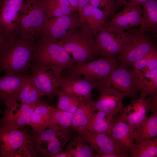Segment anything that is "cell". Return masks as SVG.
<instances>
[{
    "label": "cell",
    "mask_w": 157,
    "mask_h": 157,
    "mask_svg": "<svg viewBox=\"0 0 157 157\" xmlns=\"http://www.w3.org/2000/svg\"><path fill=\"white\" fill-rule=\"evenodd\" d=\"M126 31L115 34L121 44L120 52L116 58L120 65L128 67L156 47L157 34L147 33L136 28Z\"/></svg>",
    "instance_id": "6da1fadb"
},
{
    "label": "cell",
    "mask_w": 157,
    "mask_h": 157,
    "mask_svg": "<svg viewBox=\"0 0 157 157\" xmlns=\"http://www.w3.org/2000/svg\"><path fill=\"white\" fill-rule=\"evenodd\" d=\"M35 42L17 36L8 40L0 51V73L29 72Z\"/></svg>",
    "instance_id": "7a4b0ae2"
},
{
    "label": "cell",
    "mask_w": 157,
    "mask_h": 157,
    "mask_svg": "<svg viewBox=\"0 0 157 157\" xmlns=\"http://www.w3.org/2000/svg\"><path fill=\"white\" fill-rule=\"evenodd\" d=\"M81 24L69 35L56 42L70 55L74 65L95 59L100 55L97 49L93 35L82 20Z\"/></svg>",
    "instance_id": "3957f363"
},
{
    "label": "cell",
    "mask_w": 157,
    "mask_h": 157,
    "mask_svg": "<svg viewBox=\"0 0 157 157\" xmlns=\"http://www.w3.org/2000/svg\"><path fill=\"white\" fill-rule=\"evenodd\" d=\"M31 63L48 67L57 77L74 65L71 56L63 47L56 42L41 38L35 42Z\"/></svg>",
    "instance_id": "277c9868"
},
{
    "label": "cell",
    "mask_w": 157,
    "mask_h": 157,
    "mask_svg": "<svg viewBox=\"0 0 157 157\" xmlns=\"http://www.w3.org/2000/svg\"><path fill=\"white\" fill-rule=\"evenodd\" d=\"M49 19L43 0H26L18 20L17 36L36 41Z\"/></svg>",
    "instance_id": "5b68a950"
},
{
    "label": "cell",
    "mask_w": 157,
    "mask_h": 157,
    "mask_svg": "<svg viewBox=\"0 0 157 157\" xmlns=\"http://www.w3.org/2000/svg\"><path fill=\"white\" fill-rule=\"evenodd\" d=\"M0 157H36L34 140L30 132L21 129H0Z\"/></svg>",
    "instance_id": "8992f818"
},
{
    "label": "cell",
    "mask_w": 157,
    "mask_h": 157,
    "mask_svg": "<svg viewBox=\"0 0 157 157\" xmlns=\"http://www.w3.org/2000/svg\"><path fill=\"white\" fill-rule=\"evenodd\" d=\"M30 132L37 156L44 157H53L63 151L65 145L73 138L70 128L60 131L47 128L38 132L31 130Z\"/></svg>",
    "instance_id": "52a82bcc"
},
{
    "label": "cell",
    "mask_w": 157,
    "mask_h": 157,
    "mask_svg": "<svg viewBox=\"0 0 157 157\" xmlns=\"http://www.w3.org/2000/svg\"><path fill=\"white\" fill-rule=\"evenodd\" d=\"M116 57H101L95 60L75 65L64 70L61 76H83L96 81L97 84L108 80L112 72L118 66Z\"/></svg>",
    "instance_id": "ba28073f"
},
{
    "label": "cell",
    "mask_w": 157,
    "mask_h": 157,
    "mask_svg": "<svg viewBox=\"0 0 157 157\" xmlns=\"http://www.w3.org/2000/svg\"><path fill=\"white\" fill-rule=\"evenodd\" d=\"M81 23L77 11L68 15L50 18L39 38L56 42L71 33Z\"/></svg>",
    "instance_id": "9c48e42d"
},
{
    "label": "cell",
    "mask_w": 157,
    "mask_h": 157,
    "mask_svg": "<svg viewBox=\"0 0 157 157\" xmlns=\"http://www.w3.org/2000/svg\"><path fill=\"white\" fill-rule=\"evenodd\" d=\"M26 0H1L0 32L8 40L17 36L18 20Z\"/></svg>",
    "instance_id": "30bf717a"
},
{
    "label": "cell",
    "mask_w": 157,
    "mask_h": 157,
    "mask_svg": "<svg viewBox=\"0 0 157 157\" xmlns=\"http://www.w3.org/2000/svg\"><path fill=\"white\" fill-rule=\"evenodd\" d=\"M142 11V5L126 4L119 12L114 14L110 20L106 22L103 26L115 34L135 28L140 24Z\"/></svg>",
    "instance_id": "8fae6325"
},
{
    "label": "cell",
    "mask_w": 157,
    "mask_h": 157,
    "mask_svg": "<svg viewBox=\"0 0 157 157\" xmlns=\"http://www.w3.org/2000/svg\"><path fill=\"white\" fill-rule=\"evenodd\" d=\"M130 104L123 107L119 117L130 126L133 132L136 127L146 117L148 111L157 112V97L151 96L147 99L140 97L132 99Z\"/></svg>",
    "instance_id": "7c38bea8"
},
{
    "label": "cell",
    "mask_w": 157,
    "mask_h": 157,
    "mask_svg": "<svg viewBox=\"0 0 157 157\" xmlns=\"http://www.w3.org/2000/svg\"><path fill=\"white\" fill-rule=\"evenodd\" d=\"M56 85L60 90L72 94L81 100L92 98V91L97 87L95 81L75 75L56 77Z\"/></svg>",
    "instance_id": "4fadbf2b"
},
{
    "label": "cell",
    "mask_w": 157,
    "mask_h": 157,
    "mask_svg": "<svg viewBox=\"0 0 157 157\" xmlns=\"http://www.w3.org/2000/svg\"><path fill=\"white\" fill-rule=\"evenodd\" d=\"M35 107L21 103L17 106L6 108L0 118V129L9 131L29 126Z\"/></svg>",
    "instance_id": "5bb4252c"
},
{
    "label": "cell",
    "mask_w": 157,
    "mask_h": 157,
    "mask_svg": "<svg viewBox=\"0 0 157 157\" xmlns=\"http://www.w3.org/2000/svg\"><path fill=\"white\" fill-rule=\"evenodd\" d=\"M29 72L32 74L31 82L42 94L49 99L57 95L59 88L56 85V77L46 67L31 63Z\"/></svg>",
    "instance_id": "9a60e30c"
},
{
    "label": "cell",
    "mask_w": 157,
    "mask_h": 157,
    "mask_svg": "<svg viewBox=\"0 0 157 157\" xmlns=\"http://www.w3.org/2000/svg\"><path fill=\"white\" fill-rule=\"evenodd\" d=\"M97 88L99 90V94L95 101L97 110L116 116L123 108L124 94L112 87L108 81Z\"/></svg>",
    "instance_id": "2e32d148"
},
{
    "label": "cell",
    "mask_w": 157,
    "mask_h": 157,
    "mask_svg": "<svg viewBox=\"0 0 157 157\" xmlns=\"http://www.w3.org/2000/svg\"><path fill=\"white\" fill-rule=\"evenodd\" d=\"M108 81L111 85L125 97L132 99L138 98V91L135 84L132 69L120 65L110 74Z\"/></svg>",
    "instance_id": "e0dca14e"
},
{
    "label": "cell",
    "mask_w": 157,
    "mask_h": 157,
    "mask_svg": "<svg viewBox=\"0 0 157 157\" xmlns=\"http://www.w3.org/2000/svg\"><path fill=\"white\" fill-rule=\"evenodd\" d=\"M28 73L13 74H6L0 77V101H2L6 108L18 106L17 97L20 88Z\"/></svg>",
    "instance_id": "ac0fdd59"
},
{
    "label": "cell",
    "mask_w": 157,
    "mask_h": 157,
    "mask_svg": "<svg viewBox=\"0 0 157 157\" xmlns=\"http://www.w3.org/2000/svg\"><path fill=\"white\" fill-rule=\"evenodd\" d=\"M80 135L97 154H113L125 150L119 147L106 133L87 130Z\"/></svg>",
    "instance_id": "d6986e66"
},
{
    "label": "cell",
    "mask_w": 157,
    "mask_h": 157,
    "mask_svg": "<svg viewBox=\"0 0 157 157\" xmlns=\"http://www.w3.org/2000/svg\"><path fill=\"white\" fill-rule=\"evenodd\" d=\"M115 35L102 27L94 38L97 51L100 55L108 58L116 57L120 53L121 44Z\"/></svg>",
    "instance_id": "ffe728a7"
},
{
    "label": "cell",
    "mask_w": 157,
    "mask_h": 157,
    "mask_svg": "<svg viewBox=\"0 0 157 157\" xmlns=\"http://www.w3.org/2000/svg\"><path fill=\"white\" fill-rule=\"evenodd\" d=\"M108 135L120 148L130 152L135 143L133 132L129 124L120 117L115 119Z\"/></svg>",
    "instance_id": "44dd1931"
},
{
    "label": "cell",
    "mask_w": 157,
    "mask_h": 157,
    "mask_svg": "<svg viewBox=\"0 0 157 157\" xmlns=\"http://www.w3.org/2000/svg\"><path fill=\"white\" fill-rule=\"evenodd\" d=\"M77 11L81 20L87 25L94 35L110 18L105 12L90 3Z\"/></svg>",
    "instance_id": "7402d4cb"
},
{
    "label": "cell",
    "mask_w": 157,
    "mask_h": 157,
    "mask_svg": "<svg viewBox=\"0 0 157 157\" xmlns=\"http://www.w3.org/2000/svg\"><path fill=\"white\" fill-rule=\"evenodd\" d=\"M96 111L95 101L92 98L82 100L79 106L73 114L72 129L79 134L86 131L89 120Z\"/></svg>",
    "instance_id": "603a6c76"
},
{
    "label": "cell",
    "mask_w": 157,
    "mask_h": 157,
    "mask_svg": "<svg viewBox=\"0 0 157 157\" xmlns=\"http://www.w3.org/2000/svg\"><path fill=\"white\" fill-rule=\"evenodd\" d=\"M133 71L140 97H157V68L145 72Z\"/></svg>",
    "instance_id": "cb8c5ba5"
},
{
    "label": "cell",
    "mask_w": 157,
    "mask_h": 157,
    "mask_svg": "<svg viewBox=\"0 0 157 157\" xmlns=\"http://www.w3.org/2000/svg\"><path fill=\"white\" fill-rule=\"evenodd\" d=\"M55 108L41 101L36 105L32 113L29 125L32 128L31 131L38 132L47 128Z\"/></svg>",
    "instance_id": "d4e9b609"
},
{
    "label": "cell",
    "mask_w": 157,
    "mask_h": 157,
    "mask_svg": "<svg viewBox=\"0 0 157 157\" xmlns=\"http://www.w3.org/2000/svg\"><path fill=\"white\" fill-rule=\"evenodd\" d=\"M140 30L152 34L157 32V0H149L142 5Z\"/></svg>",
    "instance_id": "484cf974"
},
{
    "label": "cell",
    "mask_w": 157,
    "mask_h": 157,
    "mask_svg": "<svg viewBox=\"0 0 157 157\" xmlns=\"http://www.w3.org/2000/svg\"><path fill=\"white\" fill-rule=\"evenodd\" d=\"M145 119L133 131L136 142L152 139L157 136V112Z\"/></svg>",
    "instance_id": "4316f807"
},
{
    "label": "cell",
    "mask_w": 157,
    "mask_h": 157,
    "mask_svg": "<svg viewBox=\"0 0 157 157\" xmlns=\"http://www.w3.org/2000/svg\"><path fill=\"white\" fill-rule=\"evenodd\" d=\"M91 117L88 124L87 130L106 133L110 132L115 120L114 116L102 111L97 110Z\"/></svg>",
    "instance_id": "83f0119b"
},
{
    "label": "cell",
    "mask_w": 157,
    "mask_h": 157,
    "mask_svg": "<svg viewBox=\"0 0 157 157\" xmlns=\"http://www.w3.org/2000/svg\"><path fill=\"white\" fill-rule=\"evenodd\" d=\"M68 142L64 151L72 157H95L94 150L81 135L73 137Z\"/></svg>",
    "instance_id": "f1b7e54d"
},
{
    "label": "cell",
    "mask_w": 157,
    "mask_h": 157,
    "mask_svg": "<svg viewBox=\"0 0 157 157\" xmlns=\"http://www.w3.org/2000/svg\"><path fill=\"white\" fill-rule=\"evenodd\" d=\"M73 113L55 108L47 128L60 131L71 127Z\"/></svg>",
    "instance_id": "f546056e"
},
{
    "label": "cell",
    "mask_w": 157,
    "mask_h": 157,
    "mask_svg": "<svg viewBox=\"0 0 157 157\" xmlns=\"http://www.w3.org/2000/svg\"><path fill=\"white\" fill-rule=\"evenodd\" d=\"M130 153L132 157H156L157 138L135 142Z\"/></svg>",
    "instance_id": "4dcf8cb0"
},
{
    "label": "cell",
    "mask_w": 157,
    "mask_h": 157,
    "mask_svg": "<svg viewBox=\"0 0 157 157\" xmlns=\"http://www.w3.org/2000/svg\"><path fill=\"white\" fill-rule=\"evenodd\" d=\"M57 95L58 102L56 108L73 114L79 106L81 101L76 95L59 89Z\"/></svg>",
    "instance_id": "1f68e13d"
},
{
    "label": "cell",
    "mask_w": 157,
    "mask_h": 157,
    "mask_svg": "<svg viewBox=\"0 0 157 157\" xmlns=\"http://www.w3.org/2000/svg\"><path fill=\"white\" fill-rule=\"evenodd\" d=\"M134 71L145 72L157 68V50L155 48L132 65Z\"/></svg>",
    "instance_id": "d6a6232c"
},
{
    "label": "cell",
    "mask_w": 157,
    "mask_h": 157,
    "mask_svg": "<svg viewBox=\"0 0 157 157\" xmlns=\"http://www.w3.org/2000/svg\"><path fill=\"white\" fill-rule=\"evenodd\" d=\"M31 78L32 75L28 74L20 88L17 97V101L30 105V92Z\"/></svg>",
    "instance_id": "836d02e7"
},
{
    "label": "cell",
    "mask_w": 157,
    "mask_h": 157,
    "mask_svg": "<svg viewBox=\"0 0 157 157\" xmlns=\"http://www.w3.org/2000/svg\"><path fill=\"white\" fill-rule=\"evenodd\" d=\"M89 3L106 13L111 18L115 14V0H90Z\"/></svg>",
    "instance_id": "e575fe53"
},
{
    "label": "cell",
    "mask_w": 157,
    "mask_h": 157,
    "mask_svg": "<svg viewBox=\"0 0 157 157\" xmlns=\"http://www.w3.org/2000/svg\"><path fill=\"white\" fill-rule=\"evenodd\" d=\"M55 7L61 10L64 15H68L76 11L68 0H49Z\"/></svg>",
    "instance_id": "d590c367"
},
{
    "label": "cell",
    "mask_w": 157,
    "mask_h": 157,
    "mask_svg": "<svg viewBox=\"0 0 157 157\" xmlns=\"http://www.w3.org/2000/svg\"><path fill=\"white\" fill-rule=\"evenodd\" d=\"M43 96L41 92L31 83L30 92L31 105L35 107L41 101Z\"/></svg>",
    "instance_id": "8d00e7d4"
},
{
    "label": "cell",
    "mask_w": 157,
    "mask_h": 157,
    "mask_svg": "<svg viewBox=\"0 0 157 157\" xmlns=\"http://www.w3.org/2000/svg\"><path fill=\"white\" fill-rule=\"evenodd\" d=\"M149 0H115V11L120 10L122 6L130 3L142 5Z\"/></svg>",
    "instance_id": "74e56055"
},
{
    "label": "cell",
    "mask_w": 157,
    "mask_h": 157,
    "mask_svg": "<svg viewBox=\"0 0 157 157\" xmlns=\"http://www.w3.org/2000/svg\"><path fill=\"white\" fill-rule=\"evenodd\" d=\"M129 156L127 151L126 150L110 154L101 155L96 153L95 155V157H127Z\"/></svg>",
    "instance_id": "f35d334b"
},
{
    "label": "cell",
    "mask_w": 157,
    "mask_h": 157,
    "mask_svg": "<svg viewBox=\"0 0 157 157\" xmlns=\"http://www.w3.org/2000/svg\"><path fill=\"white\" fill-rule=\"evenodd\" d=\"M8 40L0 32V51L3 48Z\"/></svg>",
    "instance_id": "ab89813d"
},
{
    "label": "cell",
    "mask_w": 157,
    "mask_h": 157,
    "mask_svg": "<svg viewBox=\"0 0 157 157\" xmlns=\"http://www.w3.org/2000/svg\"><path fill=\"white\" fill-rule=\"evenodd\" d=\"M53 157H72V156L67 152L62 151L55 154Z\"/></svg>",
    "instance_id": "60d3db41"
},
{
    "label": "cell",
    "mask_w": 157,
    "mask_h": 157,
    "mask_svg": "<svg viewBox=\"0 0 157 157\" xmlns=\"http://www.w3.org/2000/svg\"><path fill=\"white\" fill-rule=\"evenodd\" d=\"M72 6L77 11L78 9V0H68Z\"/></svg>",
    "instance_id": "b9f144b4"
},
{
    "label": "cell",
    "mask_w": 157,
    "mask_h": 157,
    "mask_svg": "<svg viewBox=\"0 0 157 157\" xmlns=\"http://www.w3.org/2000/svg\"><path fill=\"white\" fill-rule=\"evenodd\" d=\"M1 104V103H0V105ZM2 110H1L0 109V113H2Z\"/></svg>",
    "instance_id": "7bdbcfd3"
},
{
    "label": "cell",
    "mask_w": 157,
    "mask_h": 157,
    "mask_svg": "<svg viewBox=\"0 0 157 157\" xmlns=\"http://www.w3.org/2000/svg\"><path fill=\"white\" fill-rule=\"evenodd\" d=\"M1 0H0V1Z\"/></svg>",
    "instance_id": "ee69618b"
}]
</instances>
